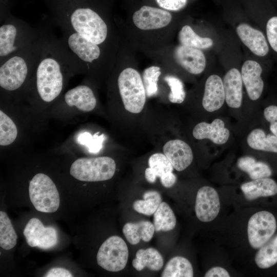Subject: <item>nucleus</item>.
I'll return each instance as SVG.
<instances>
[{
	"instance_id": "obj_1",
	"label": "nucleus",
	"mask_w": 277,
	"mask_h": 277,
	"mask_svg": "<svg viewBox=\"0 0 277 277\" xmlns=\"http://www.w3.org/2000/svg\"><path fill=\"white\" fill-rule=\"evenodd\" d=\"M66 27V42L72 54L85 63H92L101 55L98 45L108 35V27L103 18L88 8L75 9Z\"/></svg>"
},
{
	"instance_id": "obj_2",
	"label": "nucleus",
	"mask_w": 277,
	"mask_h": 277,
	"mask_svg": "<svg viewBox=\"0 0 277 277\" xmlns=\"http://www.w3.org/2000/svg\"><path fill=\"white\" fill-rule=\"evenodd\" d=\"M64 76L60 62L55 57L45 56L38 64L36 85L38 94L46 102L54 100L61 93Z\"/></svg>"
},
{
	"instance_id": "obj_3",
	"label": "nucleus",
	"mask_w": 277,
	"mask_h": 277,
	"mask_svg": "<svg viewBox=\"0 0 277 277\" xmlns=\"http://www.w3.org/2000/svg\"><path fill=\"white\" fill-rule=\"evenodd\" d=\"M117 84L125 110L134 114L141 112L147 95L143 80L138 71L132 68L125 69L118 76Z\"/></svg>"
},
{
	"instance_id": "obj_4",
	"label": "nucleus",
	"mask_w": 277,
	"mask_h": 277,
	"mask_svg": "<svg viewBox=\"0 0 277 277\" xmlns=\"http://www.w3.org/2000/svg\"><path fill=\"white\" fill-rule=\"evenodd\" d=\"M116 170L114 160L109 156L82 157L71 165L70 173L75 179L84 182H100L111 179Z\"/></svg>"
},
{
	"instance_id": "obj_5",
	"label": "nucleus",
	"mask_w": 277,
	"mask_h": 277,
	"mask_svg": "<svg viewBox=\"0 0 277 277\" xmlns=\"http://www.w3.org/2000/svg\"><path fill=\"white\" fill-rule=\"evenodd\" d=\"M31 202L38 211L55 212L60 206V195L56 187L49 176L42 173L35 174L29 183Z\"/></svg>"
},
{
	"instance_id": "obj_6",
	"label": "nucleus",
	"mask_w": 277,
	"mask_h": 277,
	"mask_svg": "<svg viewBox=\"0 0 277 277\" xmlns=\"http://www.w3.org/2000/svg\"><path fill=\"white\" fill-rule=\"evenodd\" d=\"M129 251L125 241L116 235L108 238L100 246L96 255L97 264L111 272L124 269L128 262Z\"/></svg>"
},
{
	"instance_id": "obj_7",
	"label": "nucleus",
	"mask_w": 277,
	"mask_h": 277,
	"mask_svg": "<svg viewBox=\"0 0 277 277\" xmlns=\"http://www.w3.org/2000/svg\"><path fill=\"white\" fill-rule=\"evenodd\" d=\"M276 228V220L271 212L261 211L253 214L247 225L249 244L253 248L259 249L272 237Z\"/></svg>"
},
{
	"instance_id": "obj_8",
	"label": "nucleus",
	"mask_w": 277,
	"mask_h": 277,
	"mask_svg": "<svg viewBox=\"0 0 277 277\" xmlns=\"http://www.w3.org/2000/svg\"><path fill=\"white\" fill-rule=\"evenodd\" d=\"M27 60L22 56L10 57L0 67V86L14 91L20 88L25 81L28 72Z\"/></svg>"
},
{
	"instance_id": "obj_9",
	"label": "nucleus",
	"mask_w": 277,
	"mask_h": 277,
	"mask_svg": "<svg viewBox=\"0 0 277 277\" xmlns=\"http://www.w3.org/2000/svg\"><path fill=\"white\" fill-rule=\"evenodd\" d=\"M27 244L30 247H37L48 249L57 243L58 236L56 229L52 226L45 227L37 218L31 219L23 231Z\"/></svg>"
},
{
	"instance_id": "obj_10",
	"label": "nucleus",
	"mask_w": 277,
	"mask_h": 277,
	"mask_svg": "<svg viewBox=\"0 0 277 277\" xmlns=\"http://www.w3.org/2000/svg\"><path fill=\"white\" fill-rule=\"evenodd\" d=\"M220 201L217 191L212 187L205 186L200 188L196 196L195 212L201 222H209L218 215Z\"/></svg>"
},
{
	"instance_id": "obj_11",
	"label": "nucleus",
	"mask_w": 277,
	"mask_h": 277,
	"mask_svg": "<svg viewBox=\"0 0 277 277\" xmlns=\"http://www.w3.org/2000/svg\"><path fill=\"white\" fill-rule=\"evenodd\" d=\"M134 25L142 30H153L163 28L171 21L169 12L148 6L142 7L133 15Z\"/></svg>"
},
{
	"instance_id": "obj_12",
	"label": "nucleus",
	"mask_w": 277,
	"mask_h": 277,
	"mask_svg": "<svg viewBox=\"0 0 277 277\" xmlns=\"http://www.w3.org/2000/svg\"><path fill=\"white\" fill-rule=\"evenodd\" d=\"M163 151L174 169L178 171L186 169L193 161V155L191 147L181 140L167 142L163 147Z\"/></svg>"
},
{
	"instance_id": "obj_13",
	"label": "nucleus",
	"mask_w": 277,
	"mask_h": 277,
	"mask_svg": "<svg viewBox=\"0 0 277 277\" xmlns=\"http://www.w3.org/2000/svg\"><path fill=\"white\" fill-rule=\"evenodd\" d=\"M262 68L256 61H245L241 69V76L246 89L249 98L257 100L261 96L263 88L264 82L261 75Z\"/></svg>"
},
{
	"instance_id": "obj_14",
	"label": "nucleus",
	"mask_w": 277,
	"mask_h": 277,
	"mask_svg": "<svg viewBox=\"0 0 277 277\" xmlns=\"http://www.w3.org/2000/svg\"><path fill=\"white\" fill-rule=\"evenodd\" d=\"M174 57L180 65L191 74H199L206 67L205 56L199 49L181 45L175 48Z\"/></svg>"
},
{
	"instance_id": "obj_15",
	"label": "nucleus",
	"mask_w": 277,
	"mask_h": 277,
	"mask_svg": "<svg viewBox=\"0 0 277 277\" xmlns=\"http://www.w3.org/2000/svg\"><path fill=\"white\" fill-rule=\"evenodd\" d=\"M225 100L223 82L215 74L209 76L205 83L202 105L207 111L212 112L222 107Z\"/></svg>"
},
{
	"instance_id": "obj_16",
	"label": "nucleus",
	"mask_w": 277,
	"mask_h": 277,
	"mask_svg": "<svg viewBox=\"0 0 277 277\" xmlns=\"http://www.w3.org/2000/svg\"><path fill=\"white\" fill-rule=\"evenodd\" d=\"M192 135L197 140L207 138L214 144L222 145L228 141L230 132L222 120L216 118L210 124L205 122L198 123L193 129Z\"/></svg>"
},
{
	"instance_id": "obj_17",
	"label": "nucleus",
	"mask_w": 277,
	"mask_h": 277,
	"mask_svg": "<svg viewBox=\"0 0 277 277\" xmlns=\"http://www.w3.org/2000/svg\"><path fill=\"white\" fill-rule=\"evenodd\" d=\"M236 32L244 44L254 54L264 56L268 53V45L265 36L260 31L242 23L236 27Z\"/></svg>"
},
{
	"instance_id": "obj_18",
	"label": "nucleus",
	"mask_w": 277,
	"mask_h": 277,
	"mask_svg": "<svg viewBox=\"0 0 277 277\" xmlns=\"http://www.w3.org/2000/svg\"><path fill=\"white\" fill-rule=\"evenodd\" d=\"M223 82L227 104L232 108H240L243 96L241 73L236 68L230 69L224 76Z\"/></svg>"
},
{
	"instance_id": "obj_19",
	"label": "nucleus",
	"mask_w": 277,
	"mask_h": 277,
	"mask_svg": "<svg viewBox=\"0 0 277 277\" xmlns=\"http://www.w3.org/2000/svg\"><path fill=\"white\" fill-rule=\"evenodd\" d=\"M64 100L68 106H75L83 112L93 110L96 105L92 90L85 85H79L69 90L64 95Z\"/></svg>"
},
{
	"instance_id": "obj_20",
	"label": "nucleus",
	"mask_w": 277,
	"mask_h": 277,
	"mask_svg": "<svg viewBox=\"0 0 277 277\" xmlns=\"http://www.w3.org/2000/svg\"><path fill=\"white\" fill-rule=\"evenodd\" d=\"M241 189L245 199L249 201L277 194V184L269 177L254 180L245 183L241 185Z\"/></svg>"
},
{
	"instance_id": "obj_21",
	"label": "nucleus",
	"mask_w": 277,
	"mask_h": 277,
	"mask_svg": "<svg viewBox=\"0 0 277 277\" xmlns=\"http://www.w3.org/2000/svg\"><path fill=\"white\" fill-rule=\"evenodd\" d=\"M122 231L127 241L134 245L141 240L145 242H149L153 238L155 228L153 224L150 221H141L126 223Z\"/></svg>"
},
{
	"instance_id": "obj_22",
	"label": "nucleus",
	"mask_w": 277,
	"mask_h": 277,
	"mask_svg": "<svg viewBox=\"0 0 277 277\" xmlns=\"http://www.w3.org/2000/svg\"><path fill=\"white\" fill-rule=\"evenodd\" d=\"M163 263L161 254L153 247L138 249L132 262L137 271H141L145 267L152 271H159L162 268Z\"/></svg>"
},
{
	"instance_id": "obj_23",
	"label": "nucleus",
	"mask_w": 277,
	"mask_h": 277,
	"mask_svg": "<svg viewBox=\"0 0 277 277\" xmlns=\"http://www.w3.org/2000/svg\"><path fill=\"white\" fill-rule=\"evenodd\" d=\"M19 30L12 23H6L0 27L1 58L8 57L18 49L17 43Z\"/></svg>"
},
{
	"instance_id": "obj_24",
	"label": "nucleus",
	"mask_w": 277,
	"mask_h": 277,
	"mask_svg": "<svg viewBox=\"0 0 277 277\" xmlns=\"http://www.w3.org/2000/svg\"><path fill=\"white\" fill-rule=\"evenodd\" d=\"M148 166L145 169V177L150 183H154L157 177H160L164 174L172 172L174 169L166 155L161 153L151 155L148 160Z\"/></svg>"
},
{
	"instance_id": "obj_25",
	"label": "nucleus",
	"mask_w": 277,
	"mask_h": 277,
	"mask_svg": "<svg viewBox=\"0 0 277 277\" xmlns=\"http://www.w3.org/2000/svg\"><path fill=\"white\" fill-rule=\"evenodd\" d=\"M237 166L240 169L246 172L253 180L269 177L272 174V170L268 164L256 161L250 156L240 157L238 160Z\"/></svg>"
},
{
	"instance_id": "obj_26",
	"label": "nucleus",
	"mask_w": 277,
	"mask_h": 277,
	"mask_svg": "<svg viewBox=\"0 0 277 277\" xmlns=\"http://www.w3.org/2000/svg\"><path fill=\"white\" fill-rule=\"evenodd\" d=\"M247 144L255 150L277 153V137L273 134H266L263 130L255 129L248 135Z\"/></svg>"
},
{
	"instance_id": "obj_27",
	"label": "nucleus",
	"mask_w": 277,
	"mask_h": 277,
	"mask_svg": "<svg viewBox=\"0 0 277 277\" xmlns=\"http://www.w3.org/2000/svg\"><path fill=\"white\" fill-rule=\"evenodd\" d=\"M162 277H192L193 270L190 261L181 256L173 257L166 264Z\"/></svg>"
},
{
	"instance_id": "obj_28",
	"label": "nucleus",
	"mask_w": 277,
	"mask_h": 277,
	"mask_svg": "<svg viewBox=\"0 0 277 277\" xmlns=\"http://www.w3.org/2000/svg\"><path fill=\"white\" fill-rule=\"evenodd\" d=\"M254 261L258 267L266 269L277 263V234L259 248Z\"/></svg>"
},
{
	"instance_id": "obj_29",
	"label": "nucleus",
	"mask_w": 277,
	"mask_h": 277,
	"mask_svg": "<svg viewBox=\"0 0 277 277\" xmlns=\"http://www.w3.org/2000/svg\"><path fill=\"white\" fill-rule=\"evenodd\" d=\"M153 225L156 231H169L175 227V214L167 203L162 202L154 213Z\"/></svg>"
},
{
	"instance_id": "obj_30",
	"label": "nucleus",
	"mask_w": 277,
	"mask_h": 277,
	"mask_svg": "<svg viewBox=\"0 0 277 277\" xmlns=\"http://www.w3.org/2000/svg\"><path fill=\"white\" fill-rule=\"evenodd\" d=\"M143 197V200H138L133 203L134 210L148 216L153 214L162 202L160 193L155 190H148L144 193Z\"/></svg>"
},
{
	"instance_id": "obj_31",
	"label": "nucleus",
	"mask_w": 277,
	"mask_h": 277,
	"mask_svg": "<svg viewBox=\"0 0 277 277\" xmlns=\"http://www.w3.org/2000/svg\"><path fill=\"white\" fill-rule=\"evenodd\" d=\"M182 45L199 49H207L213 45V41L209 37H201L188 25L183 26L179 34Z\"/></svg>"
},
{
	"instance_id": "obj_32",
	"label": "nucleus",
	"mask_w": 277,
	"mask_h": 277,
	"mask_svg": "<svg viewBox=\"0 0 277 277\" xmlns=\"http://www.w3.org/2000/svg\"><path fill=\"white\" fill-rule=\"evenodd\" d=\"M17 236L7 213L0 211V246L10 250L16 244Z\"/></svg>"
},
{
	"instance_id": "obj_33",
	"label": "nucleus",
	"mask_w": 277,
	"mask_h": 277,
	"mask_svg": "<svg viewBox=\"0 0 277 277\" xmlns=\"http://www.w3.org/2000/svg\"><path fill=\"white\" fill-rule=\"evenodd\" d=\"M18 134L16 126L12 120L0 110V145L5 146L12 144Z\"/></svg>"
},
{
	"instance_id": "obj_34",
	"label": "nucleus",
	"mask_w": 277,
	"mask_h": 277,
	"mask_svg": "<svg viewBox=\"0 0 277 277\" xmlns=\"http://www.w3.org/2000/svg\"><path fill=\"white\" fill-rule=\"evenodd\" d=\"M161 74L160 68L157 66H151L144 70L142 75L143 82L148 97L157 93V82Z\"/></svg>"
},
{
	"instance_id": "obj_35",
	"label": "nucleus",
	"mask_w": 277,
	"mask_h": 277,
	"mask_svg": "<svg viewBox=\"0 0 277 277\" xmlns=\"http://www.w3.org/2000/svg\"><path fill=\"white\" fill-rule=\"evenodd\" d=\"M164 80L170 89L168 95L169 101L175 104L183 102L185 98L186 93L182 82L179 78L172 75L166 76Z\"/></svg>"
},
{
	"instance_id": "obj_36",
	"label": "nucleus",
	"mask_w": 277,
	"mask_h": 277,
	"mask_svg": "<svg viewBox=\"0 0 277 277\" xmlns=\"http://www.w3.org/2000/svg\"><path fill=\"white\" fill-rule=\"evenodd\" d=\"M266 33L270 45L277 52V16L270 18L267 22Z\"/></svg>"
},
{
	"instance_id": "obj_37",
	"label": "nucleus",
	"mask_w": 277,
	"mask_h": 277,
	"mask_svg": "<svg viewBox=\"0 0 277 277\" xmlns=\"http://www.w3.org/2000/svg\"><path fill=\"white\" fill-rule=\"evenodd\" d=\"M264 116L270 123V130L277 137V106L270 105L267 107L264 110Z\"/></svg>"
},
{
	"instance_id": "obj_38",
	"label": "nucleus",
	"mask_w": 277,
	"mask_h": 277,
	"mask_svg": "<svg viewBox=\"0 0 277 277\" xmlns=\"http://www.w3.org/2000/svg\"><path fill=\"white\" fill-rule=\"evenodd\" d=\"M162 8L171 11H177L184 8L187 0H155Z\"/></svg>"
},
{
	"instance_id": "obj_39",
	"label": "nucleus",
	"mask_w": 277,
	"mask_h": 277,
	"mask_svg": "<svg viewBox=\"0 0 277 277\" xmlns=\"http://www.w3.org/2000/svg\"><path fill=\"white\" fill-rule=\"evenodd\" d=\"M45 277H71L72 274L68 270L61 267L50 269L44 275Z\"/></svg>"
},
{
	"instance_id": "obj_40",
	"label": "nucleus",
	"mask_w": 277,
	"mask_h": 277,
	"mask_svg": "<svg viewBox=\"0 0 277 277\" xmlns=\"http://www.w3.org/2000/svg\"><path fill=\"white\" fill-rule=\"evenodd\" d=\"M205 277H229L228 272L224 268L219 266L213 267L209 269L205 274Z\"/></svg>"
},
{
	"instance_id": "obj_41",
	"label": "nucleus",
	"mask_w": 277,
	"mask_h": 277,
	"mask_svg": "<svg viewBox=\"0 0 277 277\" xmlns=\"http://www.w3.org/2000/svg\"><path fill=\"white\" fill-rule=\"evenodd\" d=\"M162 185L166 188H170L176 182V177L172 172H168L164 174L160 177Z\"/></svg>"
}]
</instances>
